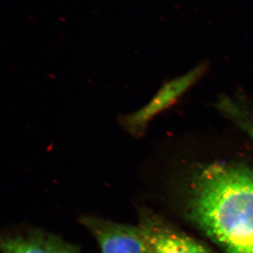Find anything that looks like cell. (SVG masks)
I'll list each match as a JSON object with an SVG mask.
<instances>
[{"label": "cell", "instance_id": "cell-6", "mask_svg": "<svg viewBox=\"0 0 253 253\" xmlns=\"http://www.w3.org/2000/svg\"><path fill=\"white\" fill-rule=\"evenodd\" d=\"M220 107L228 117L247 133L253 142V109H247L230 100L222 101Z\"/></svg>", "mask_w": 253, "mask_h": 253}, {"label": "cell", "instance_id": "cell-5", "mask_svg": "<svg viewBox=\"0 0 253 253\" xmlns=\"http://www.w3.org/2000/svg\"><path fill=\"white\" fill-rule=\"evenodd\" d=\"M1 249L4 253H78L57 238L41 233L6 238Z\"/></svg>", "mask_w": 253, "mask_h": 253}, {"label": "cell", "instance_id": "cell-1", "mask_svg": "<svg viewBox=\"0 0 253 253\" xmlns=\"http://www.w3.org/2000/svg\"><path fill=\"white\" fill-rule=\"evenodd\" d=\"M190 212L227 253H253V174L241 164L215 163L193 183Z\"/></svg>", "mask_w": 253, "mask_h": 253}, {"label": "cell", "instance_id": "cell-4", "mask_svg": "<svg viewBox=\"0 0 253 253\" xmlns=\"http://www.w3.org/2000/svg\"><path fill=\"white\" fill-rule=\"evenodd\" d=\"M139 227L149 253H212L194 240L165 227L154 219L145 218Z\"/></svg>", "mask_w": 253, "mask_h": 253}, {"label": "cell", "instance_id": "cell-2", "mask_svg": "<svg viewBox=\"0 0 253 253\" xmlns=\"http://www.w3.org/2000/svg\"><path fill=\"white\" fill-rule=\"evenodd\" d=\"M204 69V66H199L164 84L148 104L125 118L126 129L132 134H141L156 116L174 104L197 81Z\"/></svg>", "mask_w": 253, "mask_h": 253}, {"label": "cell", "instance_id": "cell-3", "mask_svg": "<svg viewBox=\"0 0 253 253\" xmlns=\"http://www.w3.org/2000/svg\"><path fill=\"white\" fill-rule=\"evenodd\" d=\"M83 221L97 240L102 253H149L139 226L92 217H84Z\"/></svg>", "mask_w": 253, "mask_h": 253}]
</instances>
